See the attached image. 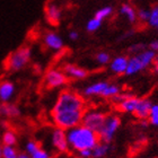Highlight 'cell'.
Returning <instances> with one entry per match:
<instances>
[{
  "instance_id": "36",
  "label": "cell",
  "mask_w": 158,
  "mask_h": 158,
  "mask_svg": "<svg viewBox=\"0 0 158 158\" xmlns=\"http://www.w3.org/2000/svg\"><path fill=\"white\" fill-rule=\"evenodd\" d=\"M18 158H32L26 152H22L18 154Z\"/></svg>"
},
{
  "instance_id": "20",
  "label": "cell",
  "mask_w": 158,
  "mask_h": 158,
  "mask_svg": "<svg viewBox=\"0 0 158 158\" xmlns=\"http://www.w3.org/2000/svg\"><path fill=\"white\" fill-rule=\"evenodd\" d=\"M121 92H122L121 86L118 85V84H111V82H110L109 85H107V87L105 88V90L103 92L101 97L106 98V99H112V98H114L116 95H118Z\"/></svg>"
},
{
  "instance_id": "18",
  "label": "cell",
  "mask_w": 158,
  "mask_h": 158,
  "mask_svg": "<svg viewBox=\"0 0 158 158\" xmlns=\"http://www.w3.org/2000/svg\"><path fill=\"white\" fill-rule=\"evenodd\" d=\"M120 15L124 17L125 19L128 20L130 24H135L137 20H138V14H137V10L129 3H123L121 7H120Z\"/></svg>"
},
{
  "instance_id": "1",
  "label": "cell",
  "mask_w": 158,
  "mask_h": 158,
  "mask_svg": "<svg viewBox=\"0 0 158 158\" xmlns=\"http://www.w3.org/2000/svg\"><path fill=\"white\" fill-rule=\"evenodd\" d=\"M86 110L85 98L81 94L73 89H63L51 110V118L56 128L68 131L81 124Z\"/></svg>"
},
{
  "instance_id": "33",
  "label": "cell",
  "mask_w": 158,
  "mask_h": 158,
  "mask_svg": "<svg viewBox=\"0 0 158 158\" xmlns=\"http://www.w3.org/2000/svg\"><path fill=\"white\" fill-rule=\"evenodd\" d=\"M68 39H69L70 41H77V40L79 39V33L75 30L69 31V32H68Z\"/></svg>"
},
{
  "instance_id": "37",
  "label": "cell",
  "mask_w": 158,
  "mask_h": 158,
  "mask_svg": "<svg viewBox=\"0 0 158 158\" xmlns=\"http://www.w3.org/2000/svg\"><path fill=\"white\" fill-rule=\"evenodd\" d=\"M0 158H2V145L0 143Z\"/></svg>"
},
{
  "instance_id": "30",
  "label": "cell",
  "mask_w": 158,
  "mask_h": 158,
  "mask_svg": "<svg viewBox=\"0 0 158 158\" xmlns=\"http://www.w3.org/2000/svg\"><path fill=\"white\" fill-rule=\"evenodd\" d=\"M137 14H138V20H140L141 23H148L149 17H150V10L139 9Z\"/></svg>"
},
{
  "instance_id": "15",
  "label": "cell",
  "mask_w": 158,
  "mask_h": 158,
  "mask_svg": "<svg viewBox=\"0 0 158 158\" xmlns=\"http://www.w3.org/2000/svg\"><path fill=\"white\" fill-rule=\"evenodd\" d=\"M139 97L135 96L133 94L129 96L128 98H125L124 101H122L120 104L116 105L118 110L122 113H129V114H133L135 111V107H137V104H138Z\"/></svg>"
},
{
  "instance_id": "19",
  "label": "cell",
  "mask_w": 158,
  "mask_h": 158,
  "mask_svg": "<svg viewBox=\"0 0 158 158\" xmlns=\"http://www.w3.org/2000/svg\"><path fill=\"white\" fill-rule=\"evenodd\" d=\"M111 150V143L99 141L97 145L92 149L93 158H104Z\"/></svg>"
},
{
  "instance_id": "35",
  "label": "cell",
  "mask_w": 158,
  "mask_h": 158,
  "mask_svg": "<svg viewBox=\"0 0 158 158\" xmlns=\"http://www.w3.org/2000/svg\"><path fill=\"white\" fill-rule=\"evenodd\" d=\"M152 71L158 75V52H156V56H155V61L152 63Z\"/></svg>"
},
{
  "instance_id": "13",
  "label": "cell",
  "mask_w": 158,
  "mask_h": 158,
  "mask_svg": "<svg viewBox=\"0 0 158 158\" xmlns=\"http://www.w3.org/2000/svg\"><path fill=\"white\" fill-rule=\"evenodd\" d=\"M129 58L125 56H118L113 58L110 62V70L115 75H125L128 68Z\"/></svg>"
},
{
  "instance_id": "24",
  "label": "cell",
  "mask_w": 158,
  "mask_h": 158,
  "mask_svg": "<svg viewBox=\"0 0 158 158\" xmlns=\"http://www.w3.org/2000/svg\"><path fill=\"white\" fill-rule=\"evenodd\" d=\"M111 60H112V58L110 56V53L105 52V51H101L95 56V61L99 66H107V64H110Z\"/></svg>"
},
{
  "instance_id": "5",
  "label": "cell",
  "mask_w": 158,
  "mask_h": 158,
  "mask_svg": "<svg viewBox=\"0 0 158 158\" xmlns=\"http://www.w3.org/2000/svg\"><path fill=\"white\" fill-rule=\"evenodd\" d=\"M68 81H69V78L60 68H50L43 78L44 86L50 89L63 88L67 86Z\"/></svg>"
},
{
  "instance_id": "22",
  "label": "cell",
  "mask_w": 158,
  "mask_h": 158,
  "mask_svg": "<svg viewBox=\"0 0 158 158\" xmlns=\"http://www.w3.org/2000/svg\"><path fill=\"white\" fill-rule=\"evenodd\" d=\"M102 24L103 22L102 20H99L98 18H96V17L93 16V18L86 23V31L88 32V33H95L97 31L102 27Z\"/></svg>"
},
{
  "instance_id": "32",
  "label": "cell",
  "mask_w": 158,
  "mask_h": 158,
  "mask_svg": "<svg viewBox=\"0 0 158 158\" xmlns=\"http://www.w3.org/2000/svg\"><path fill=\"white\" fill-rule=\"evenodd\" d=\"M77 155L79 156V158H93L92 149H85V150H81V152H77Z\"/></svg>"
},
{
  "instance_id": "28",
  "label": "cell",
  "mask_w": 158,
  "mask_h": 158,
  "mask_svg": "<svg viewBox=\"0 0 158 158\" xmlns=\"http://www.w3.org/2000/svg\"><path fill=\"white\" fill-rule=\"evenodd\" d=\"M40 147H41V145L37 141H35V140H28L26 142V145H25V152L31 156L33 152H36Z\"/></svg>"
},
{
  "instance_id": "38",
  "label": "cell",
  "mask_w": 158,
  "mask_h": 158,
  "mask_svg": "<svg viewBox=\"0 0 158 158\" xmlns=\"http://www.w3.org/2000/svg\"><path fill=\"white\" fill-rule=\"evenodd\" d=\"M157 31H158V30H157Z\"/></svg>"
},
{
  "instance_id": "10",
  "label": "cell",
  "mask_w": 158,
  "mask_h": 158,
  "mask_svg": "<svg viewBox=\"0 0 158 158\" xmlns=\"http://www.w3.org/2000/svg\"><path fill=\"white\" fill-rule=\"evenodd\" d=\"M62 70L64 71V73L67 75V77L70 79H75V80H82L88 77V70L79 67L77 64L73 63H67L64 64L62 68Z\"/></svg>"
},
{
  "instance_id": "27",
  "label": "cell",
  "mask_w": 158,
  "mask_h": 158,
  "mask_svg": "<svg viewBox=\"0 0 158 158\" xmlns=\"http://www.w3.org/2000/svg\"><path fill=\"white\" fill-rule=\"evenodd\" d=\"M149 123L154 127L158 128V104H152V110H150V114L148 118Z\"/></svg>"
},
{
  "instance_id": "7",
  "label": "cell",
  "mask_w": 158,
  "mask_h": 158,
  "mask_svg": "<svg viewBox=\"0 0 158 158\" xmlns=\"http://www.w3.org/2000/svg\"><path fill=\"white\" fill-rule=\"evenodd\" d=\"M51 143H52L53 148L60 154H67L70 152L67 131L63 129L56 128V127L53 129L51 132Z\"/></svg>"
},
{
  "instance_id": "6",
  "label": "cell",
  "mask_w": 158,
  "mask_h": 158,
  "mask_svg": "<svg viewBox=\"0 0 158 158\" xmlns=\"http://www.w3.org/2000/svg\"><path fill=\"white\" fill-rule=\"evenodd\" d=\"M106 116H107V114L99 111V110H86L85 114L82 116L81 124L98 133L99 130L102 129L103 124H104V122H105Z\"/></svg>"
},
{
  "instance_id": "14",
  "label": "cell",
  "mask_w": 158,
  "mask_h": 158,
  "mask_svg": "<svg viewBox=\"0 0 158 158\" xmlns=\"http://www.w3.org/2000/svg\"><path fill=\"white\" fill-rule=\"evenodd\" d=\"M45 16L46 19L50 24L56 25L60 23L61 17H62V11L60 7L54 2H49L45 7Z\"/></svg>"
},
{
  "instance_id": "17",
  "label": "cell",
  "mask_w": 158,
  "mask_h": 158,
  "mask_svg": "<svg viewBox=\"0 0 158 158\" xmlns=\"http://www.w3.org/2000/svg\"><path fill=\"white\" fill-rule=\"evenodd\" d=\"M20 115L18 106L11 103H0V116L5 118H17Z\"/></svg>"
},
{
  "instance_id": "11",
  "label": "cell",
  "mask_w": 158,
  "mask_h": 158,
  "mask_svg": "<svg viewBox=\"0 0 158 158\" xmlns=\"http://www.w3.org/2000/svg\"><path fill=\"white\" fill-rule=\"evenodd\" d=\"M152 104H154V103H152L149 98H147V97L139 98L138 104H137V107H135V113H133V115L138 118L139 121H140V120H148Z\"/></svg>"
},
{
  "instance_id": "3",
  "label": "cell",
  "mask_w": 158,
  "mask_h": 158,
  "mask_svg": "<svg viewBox=\"0 0 158 158\" xmlns=\"http://www.w3.org/2000/svg\"><path fill=\"white\" fill-rule=\"evenodd\" d=\"M32 56V50L28 46L24 45L10 53L6 60L7 69L10 71H19L28 64Z\"/></svg>"
},
{
  "instance_id": "23",
  "label": "cell",
  "mask_w": 158,
  "mask_h": 158,
  "mask_svg": "<svg viewBox=\"0 0 158 158\" xmlns=\"http://www.w3.org/2000/svg\"><path fill=\"white\" fill-rule=\"evenodd\" d=\"M112 14H113L112 6H104V7H102V8H99V9L96 11L94 17H96V18H98L99 20L104 22V20H105L106 18H109Z\"/></svg>"
},
{
  "instance_id": "12",
  "label": "cell",
  "mask_w": 158,
  "mask_h": 158,
  "mask_svg": "<svg viewBox=\"0 0 158 158\" xmlns=\"http://www.w3.org/2000/svg\"><path fill=\"white\" fill-rule=\"evenodd\" d=\"M16 92L15 84L10 80L0 81V103H10Z\"/></svg>"
},
{
  "instance_id": "21",
  "label": "cell",
  "mask_w": 158,
  "mask_h": 158,
  "mask_svg": "<svg viewBox=\"0 0 158 158\" xmlns=\"http://www.w3.org/2000/svg\"><path fill=\"white\" fill-rule=\"evenodd\" d=\"M1 141H2V146L15 147L17 143V135L13 130H6L1 137Z\"/></svg>"
},
{
  "instance_id": "25",
  "label": "cell",
  "mask_w": 158,
  "mask_h": 158,
  "mask_svg": "<svg viewBox=\"0 0 158 158\" xmlns=\"http://www.w3.org/2000/svg\"><path fill=\"white\" fill-rule=\"evenodd\" d=\"M148 24L150 27L158 30V5L154 6L150 9V17H149Z\"/></svg>"
},
{
  "instance_id": "4",
  "label": "cell",
  "mask_w": 158,
  "mask_h": 158,
  "mask_svg": "<svg viewBox=\"0 0 158 158\" xmlns=\"http://www.w3.org/2000/svg\"><path fill=\"white\" fill-rule=\"evenodd\" d=\"M121 127V118L116 114H107L102 129L99 130L98 135L102 142L111 143L115 133Z\"/></svg>"
},
{
  "instance_id": "26",
  "label": "cell",
  "mask_w": 158,
  "mask_h": 158,
  "mask_svg": "<svg viewBox=\"0 0 158 158\" xmlns=\"http://www.w3.org/2000/svg\"><path fill=\"white\" fill-rule=\"evenodd\" d=\"M17 149L11 146H2V158H18Z\"/></svg>"
},
{
  "instance_id": "9",
  "label": "cell",
  "mask_w": 158,
  "mask_h": 158,
  "mask_svg": "<svg viewBox=\"0 0 158 158\" xmlns=\"http://www.w3.org/2000/svg\"><path fill=\"white\" fill-rule=\"evenodd\" d=\"M43 44L45 45V48H48L51 51H61L64 46V42H63V39L56 32H53V31H50V32H46L44 35H43Z\"/></svg>"
},
{
  "instance_id": "16",
  "label": "cell",
  "mask_w": 158,
  "mask_h": 158,
  "mask_svg": "<svg viewBox=\"0 0 158 158\" xmlns=\"http://www.w3.org/2000/svg\"><path fill=\"white\" fill-rule=\"evenodd\" d=\"M142 70H145L142 63L140 62L138 56L137 54H133L132 56L129 58V62H128V68H127V71H125V75L127 76H135L137 73H141Z\"/></svg>"
},
{
  "instance_id": "2",
  "label": "cell",
  "mask_w": 158,
  "mask_h": 158,
  "mask_svg": "<svg viewBox=\"0 0 158 158\" xmlns=\"http://www.w3.org/2000/svg\"><path fill=\"white\" fill-rule=\"evenodd\" d=\"M67 137H68L70 150L75 152H79L85 149H93L101 141L97 132L93 131L92 129L82 124H79L68 130Z\"/></svg>"
},
{
  "instance_id": "8",
  "label": "cell",
  "mask_w": 158,
  "mask_h": 158,
  "mask_svg": "<svg viewBox=\"0 0 158 158\" xmlns=\"http://www.w3.org/2000/svg\"><path fill=\"white\" fill-rule=\"evenodd\" d=\"M110 82L105 80H98V81H94L92 84L84 87L81 90V95L84 98H92V97H101L103 92L105 90Z\"/></svg>"
},
{
  "instance_id": "31",
  "label": "cell",
  "mask_w": 158,
  "mask_h": 158,
  "mask_svg": "<svg viewBox=\"0 0 158 158\" xmlns=\"http://www.w3.org/2000/svg\"><path fill=\"white\" fill-rule=\"evenodd\" d=\"M143 50H146V46L142 43H137V44H133L129 48V52L133 53V54H138V53L142 52Z\"/></svg>"
},
{
  "instance_id": "29",
  "label": "cell",
  "mask_w": 158,
  "mask_h": 158,
  "mask_svg": "<svg viewBox=\"0 0 158 158\" xmlns=\"http://www.w3.org/2000/svg\"><path fill=\"white\" fill-rule=\"evenodd\" d=\"M31 157L32 158H52V156H51V154H50L48 150H45V149L42 148V147H40L36 152H33V154L31 155Z\"/></svg>"
},
{
  "instance_id": "34",
  "label": "cell",
  "mask_w": 158,
  "mask_h": 158,
  "mask_svg": "<svg viewBox=\"0 0 158 158\" xmlns=\"http://www.w3.org/2000/svg\"><path fill=\"white\" fill-rule=\"evenodd\" d=\"M149 49L152 50L154 52H158V40H154L149 43Z\"/></svg>"
}]
</instances>
